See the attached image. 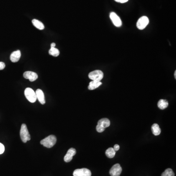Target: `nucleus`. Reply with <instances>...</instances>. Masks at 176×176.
<instances>
[{
    "label": "nucleus",
    "mask_w": 176,
    "mask_h": 176,
    "mask_svg": "<svg viewBox=\"0 0 176 176\" xmlns=\"http://www.w3.org/2000/svg\"><path fill=\"white\" fill-rule=\"evenodd\" d=\"M56 138L54 135H50L44 139H42L40 143L47 148H52L56 142Z\"/></svg>",
    "instance_id": "nucleus-1"
},
{
    "label": "nucleus",
    "mask_w": 176,
    "mask_h": 176,
    "mask_svg": "<svg viewBox=\"0 0 176 176\" xmlns=\"http://www.w3.org/2000/svg\"><path fill=\"white\" fill-rule=\"evenodd\" d=\"M110 125V120L107 118H102L100 120L96 126V129L99 133H102L105 129V128L108 127Z\"/></svg>",
    "instance_id": "nucleus-2"
},
{
    "label": "nucleus",
    "mask_w": 176,
    "mask_h": 176,
    "mask_svg": "<svg viewBox=\"0 0 176 176\" xmlns=\"http://www.w3.org/2000/svg\"><path fill=\"white\" fill-rule=\"evenodd\" d=\"M20 137L23 143H26L27 141L31 140V137L28 132L27 127L25 124H23L20 130Z\"/></svg>",
    "instance_id": "nucleus-3"
},
{
    "label": "nucleus",
    "mask_w": 176,
    "mask_h": 176,
    "mask_svg": "<svg viewBox=\"0 0 176 176\" xmlns=\"http://www.w3.org/2000/svg\"><path fill=\"white\" fill-rule=\"evenodd\" d=\"M25 95L26 98L31 103H34L36 101V93L32 89L30 88H27L25 90Z\"/></svg>",
    "instance_id": "nucleus-4"
},
{
    "label": "nucleus",
    "mask_w": 176,
    "mask_h": 176,
    "mask_svg": "<svg viewBox=\"0 0 176 176\" xmlns=\"http://www.w3.org/2000/svg\"><path fill=\"white\" fill-rule=\"evenodd\" d=\"M103 72L100 70H95L91 72L89 74V77L92 81H100L103 78Z\"/></svg>",
    "instance_id": "nucleus-5"
},
{
    "label": "nucleus",
    "mask_w": 176,
    "mask_h": 176,
    "mask_svg": "<svg viewBox=\"0 0 176 176\" xmlns=\"http://www.w3.org/2000/svg\"><path fill=\"white\" fill-rule=\"evenodd\" d=\"M149 21L148 17L146 16H142L138 20L137 23V27L139 30H142L145 28L148 23Z\"/></svg>",
    "instance_id": "nucleus-6"
},
{
    "label": "nucleus",
    "mask_w": 176,
    "mask_h": 176,
    "mask_svg": "<svg viewBox=\"0 0 176 176\" xmlns=\"http://www.w3.org/2000/svg\"><path fill=\"white\" fill-rule=\"evenodd\" d=\"M74 176H91V172L87 168L77 169L74 170Z\"/></svg>",
    "instance_id": "nucleus-7"
},
{
    "label": "nucleus",
    "mask_w": 176,
    "mask_h": 176,
    "mask_svg": "<svg viewBox=\"0 0 176 176\" xmlns=\"http://www.w3.org/2000/svg\"><path fill=\"white\" fill-rule=\"evenodd\" d=\"M122 168L120 164H116L110 169V174L111 176H120Z\"/></svg>",
    "instance_id": "nucleus-8"
},
{
    "label": "nucleus",
    "mask_w": 176,
    "mask_h": 176,
    "mask_svg": "<svg viewBox=\"0 0 176 176\" xmlns=\"http://www.w3.org/2000/svg\"><path fill=\"white\" fill-rule=\"evenodd\" d=\"M110 18L112 21L113 25L117 27H120L122 25V22L120 18L115 13H111L110 15Z\"/></svg>",
    "instance_id": "nucleus-9"
},
{
    "label": "nucleus",
    "mask_w": 176,
    "mask_h": 176,
    "mask_svg": "<svg viewBox=\"0 0 176 176\" xmlns=\"http://www.w3.org/2000/svg\"><path fill=\"white\" fill-rule=\"evenodd\" d=\"M77 151L74 148H71L67 152L66 155L64 156V161L66 163L70 162L73 160V156L76 154Z\"/></svg>",
    "instance_id": "nucleus-10"
},
{
    "label": "nucleus",
    "mask_w": 176,
    "mask_h": 176,
    "mask_svg": "<svg viewBox=\"0 0 176 176\" xmlns=\"http://www.w3.org/2000/svg\"><path fill=\"white\" fill-rule=\"evenodd\" d=\"M23 77L26 79H29L30 81L33 82L38 78V75L34 72L27 71L23 73Z\"/></svg>",
    "instance_id": "nucleus-11"
},
{
    "label": "nucleus",
    "mask_w": 176,
    "mask_h": 176,
    "mask_svg": "<svg viewBox=\"0 0 176 176\" xmlns=\"http://www.w3.org/2000/svg\"><path fill=\"white\" fill-rule=\"evenodd\" d=\"M21 56V52L19 50L15 51V52H13L10 55V60L13 63H16L20 60Z\"/></svg>",
    "instance_id": "nucleus-12"
},
{
    "label": "nucleus",
    "mask_w": 176,
    "mask_h": 176,
    "mask_svg": "<svg viewBox=\"0 0 176 176\" xmlns=\"http://www.w3.org/2000/svg\"><path fill=\"white\" fill-rule=\"evenodd\" d=\"M35 93H36L37 99H38L40 103L42 104H45L46 103V101H45V95L43 92L42 91V90H40V89H37Z\"/></svg>",
    "instance_id": "nucleus-13"
},
{
    "label": "nucleus",
    "mask_w": 176,
    "mask_h": 176,
    "mask_svg": "<svg viewBox=\"0 0 176 176\" xmlns=\"http://www.w3.org/2000/svg\"><path fill=\"white\" fill-rule=\"evenodd\" d=\"M101 85H102V82L100 81H92L89 83L88 89L90 90H94L99 88Z\"/></svg>",
    "instance_id": "nucleus-14"
},
{
    "label": "nucleus",
    "mask_w": 176,
    "mask_h": 176,
    "mask_svg": "<svg viewBox=\"0 0 176 176\" xmlns=\"http://www.w3.org/2000/svg\"><path fill=\"white\" fill-rule=\"evenodd\" d=\"M168 106V102L165 99H160L158 103V106L161 110H164Z\"/></svg>",
    "instance_id": "nucleus-15"
},
{
    "label": "nucleus",
    "mask_w": 176,
    "mask_h": 176,
    "mask_svg": "<svg viewBox=\"0 0 176 176\" xmlns=\"http://www.w3.org/2000/svg\"><path fill=\"white\" fill-rule=\"evenodd\" d=\"M151 130L152 133L155 135H159L161 133V130L159 125L156 123H155L152 126Z\"/></svg>",
    "instance_id": "nucleus-16"
},
{
    "label": "nucleus",
    "mask_w": 176,
    "mask_h": 176,
    "mask_svg": "<svg viewBox=\"0 0 176 176\" xmlns=\"http://www.w3.org/2000/svg\"><path fill=\"white\" fill-rule=\"evenodd\" d=\"M32 23L33 26L35 27L38 28L40 30H43L45 28V26L43 23H42L41 22L36 19H33L32 21Z\"/></svg>",
    "instance_id": "nucleus-17"
},
{
    "label": "nucleus",
    "mask_w": 176,
    "mask_h": 176,
    "mask_svg": "<svg viewBox=\"0 0 176 176\" xmlns=\"http://www.w3.org/2000/svg\"><path fill=\"white\" fill-rule=\"evenodd\" d=\"M106 155L109 158H113L116 155V151L113 148H109L106 150Z\"/></svg>",
    "instance_id": "nucleus-18"
},
{
    "label": "nucleus",
    "mask_w": 176,
    "mask_h": 176,
    "mask_svg": "<svg viewBox=\"0 0 176 176\" xmlns=\"http://www.w3.org/2000/svg\"><path fill=\"white\" fill-rule=\"evenodd\" d=\"M48 53L51 56L57 57L59 56V54H60V52L57 48H51V49H49V51H48Z\"/></svg>",
    "instance_id": "nucleus-19"
},
{
    "label": "nucleus",
    "mask_w": 176,
    "mask_h": 176,
    "mask_svg": "<svg viewBox=\"0 0 176 176\" xmlns=\"http://www.w3.org/2000/svg\"><path fill=\"white\" fill-rule=\"evenodd\" d=\"M175 174L171 169L168 168L161 174V176H174Z\"/></svg>",
    "instance_id": "nucleus-20"
},
{
    "label": "nucleus",
    "mask_w": 176,
    "mask_h": 176,
    "mask_svg": "<svg viewBox=\"0 0 176 176\" xmlns=\"http://www.w3.org/2000/svg\"><path fill=\"white\" fill-rule=\"evenodd\" d=\"M5 146L3 144L0 143V154H2L5 151Z\"/></svg>",
    "instance_id": "nucleus-21"
},
{
    "label": "nucleus",
    "mask_w": 176,
    "mask_h": 176,
    "mask_svg": "<svg viewBox=\"0 0 176 176\" xmlns=\"http://www.w3.org/2000/svg\"><path fill=\"white\" fill-rule=\"evenodd\" d=\"M5 65L3 62H0V70H2L5 69Z\"/></svg>",
    "instance_id": "nucleus-22"
},
{
    "label": "nucleus",
    "mask_w": 176,
    "mask_h": 176,
    "mask_svg": "<svg viewBox=\"0 0 176 176\" xmlns=\"http://www.w3.org/2000/svg\"><path fill=\"white\" fill-rule=\"evenodd\" d=\"M120 146L118 145V144H116L114 146V147H113V149L115 150V151H117L120 149Z\"/></svg>",
    "instance_id": "nucleus-23"
},
{
    "label": "nucleus",
    "mask_w": 176,
    "mask_h": 176,
    "mask_svg": "<svg viewBox=\"0 0 176 176\" xmlns=\"http://www.w3.org/2000/svg\"><path fill=\"white\" fill-rule=\"evenodd\" d=\"M115 1L118 3H125L128 1V0H115Z\"/></svg>",
    "instance_id": "nucleus-24"
},
{
    "label": "nucleus",
    "mask_w": 176,
    "mask_h": 176,
    "mask_svg": "<svg viewBox=\"0 0 176 176\" xmlns=\"http://www.w3.org/2000/svg\"><path fill=\"white\" fill-rule=\"evenodd\" d=\"M56 46V43H52L51 44V48H55Z\"/></svg>",
    "instance_id": "nucleus-25"
},
{
    "label": "nucleus",
    "mask_w": 176,
    "mask_h": 176,
    "mask_svg": "<svg viewBox=\"0 0 176 176\" xmlns=\"http://www.w3.org/2000/svg\"><path fill=\"white\" fill-rule=\"evenodd\" d=\"M174 76H175V79H176V70H175V74H174Z\"/></svg>",
    "instance_id": "nucleus-26"
}]
</instances>
